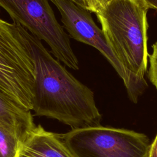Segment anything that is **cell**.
I'll return each mask as SVG.
<instances>
[{
    "mask_svg": "<svg viewBox=\"0 0 157 157\" xmlns=\"http://www.w3.org/2000/svg\"><path fill=\"white\" fill-rule=\"evenodd\" d=\"M36 71L33 109L37 116L54 118L74 129L101 125L102 116L93 92L53 56L41 40L20 25Z\"/></svg>",
    "mask_w": 157,
    "mask_h": 157,
    "instance_id": "1",
    "label": "cell"
},
{
    "mask_svg": "<svg viewBox=\"0 0 157 157\" xmlns=\"http://www.w3.org/2000/svg\"><path fill=\"white\" fill-rule=\"evenodd\" d=\"M148 10L143 0H110L95 13L117 58L141 80H145L149 55Z\"/></svg>",
    "mask_w": 157,
    "mask_h": 157,
    "instance_id": "2",
    "label": "cell"
},
{
    "mask_svg": "<svg viewBox=\"0 0 157 157\" xmlns=\"http://www.w3.org/2000/svg\"><path fill=\"white\" fill-rule=\"evenodd\" d=\"M36 71L20 25L0 18V92L32 110Z\"/></svg>",
    "mask_w": 157,
    "mask_h": 157,
    "instance_id": "3",
    "label": "cell"
},
{
    "mask_svg": "<svg viewBox=\"0 0 157 157\" xmlns=\"http://www.w3.org/2000/svg\"><path fill=\"white\" fill-rule=\"evenodd\" d=\"M0 7L13 23L45 42L53 56L64 66L78 70V59L69 36L57 20L50 0H0Z\"/></svg>",
    "mask_w": 157,
    "mask_h": 157,
    "instance_id": "4",
    "label": "cell"
},
{
    "mask_svg": "<svg viewBox=\"0 0 157 157\" xmlns=\"http://www.w3.org/2000/svg\"><path fill=\"white\" fill-rule=\"evenodd\" d=\"M61 137L75 157H148V137L102 126L74 129Z\"/></svg>",
    "mask_w": 157,
    "mask_h": 157,
    "instance_id": "5",
    "label": "cell"
},
{
    "mask_svg": "<svg viewBox=\"0 0 157 157\" xmlns=\"http://www.w3.org/2000/svg\"><path fill=\"white\" fill-rule=\"evenodd\" d=\"M60 15L64 29L73 39L97 49L110 63L123 79L130 99L137 103L139 97L147 87L141 80L127 70L117 58L109 47L104 34L94 21L91 12L71 0H50Z\"/></svg>",
    "mask_w": 157,
    "mask_h": 157,
    "instance_id": "6",
    "label": "cell"
},
{
    "mask_svg": "<svg viewBox=\"0 0 157 157\" xmlns=\"http://www.w3.org/2000/svg\"><path fill=\"white\" fill-rule=\"evenodd\" d=\"M15 157H75L61 134L36 126L25 137Z\"/></svg>",
    "mask_w": 157,
    "mask_h": 157,
    "instance_id": "7",
    "label": "cell"
},
{
    "mask_svg": "<svg viewBox=\"0 0 157 157\" xmlns=\"http://www.w3.org/2000/svg\"><path fill=\"white\" fill-rule=\"evenodd\" d=\"M0 121L14 128L24 139L36 126L31 110L0 92Z\"/></svg>",
    "mask_w": 157,
    "mask_h": 157,
    "instance_id": "8",
    "label": "cell"
},
{
    "mask_svg": "<svg viewBox=\"0 0 157 157\" xmlns=\"http://www.w3.org/2000/svg\"><path fill=\"white\" fill-rule=\"evenodd\" d=\"M23 140L17 130L0 121V157H15Z\"/></svg>",
    "mask_w": 157,
    "mask_h": 157,
    "instance_id": "9",
    "label": "cell"
},
{
    "mask_svg": "<svg viewBox=\"0 0 157 157\" xmlns=\"http://www.w3.org/2000/svg\"><path fill=\"white\" fill-rule=\"evenodd\" d=\"M153 52L148 55L150 66L148 71V78L157 90V42L152 46Z\"/></svg>",
    "mask_w": 157,
    "mask_h": 157,
    "instance_id": "10",
    "label": "cell"
},
{
    "mask_svg": "<svg viewBox=\"0 0 157 157\" xmlns=\"http://www.w3.org/2000/svg\"><path fill=\"white\" fill-rule=\"evenodd\" d=\"M86 9L91 12L96 13L110 0H84Z\"/></svg>",
    "mask_w": 157,
    "mask_h": 157,
    "instance_id": "11",
    "label": "cell"
},
{
    "mask_svg": "<svg viewBox=\"0 0 157 157\" xmlns=\"http://www.w3.org/2000/svg\"><path fill=\"white\" fill-rule=\"evenodd\" d=\"M148 157H157V134L153 142L150 145Z\"/></svg>",
    "mask_w": 157,
    "mask_h": 157,
    "instance_id": "12",
    "label": "cell"
},
{
    "mask_svg": "<svg viewBox=\"0 0 157 157\" xmlns=\"http://www.w3.org/2000/svg\"><path fill=\"white\" fill-rule=\"evenodd\" d=\"M148 9L157 10V0H143Z\"/></svg>",
    "mask_w": 157,
    "mask_h": 157,
    "instance_id": "13",
    "label": "cell"
},
{
    "mask_svg": "<svg viewBox=\"0 0 157 157\" xmlns=\"http://www.w3.org/2000/svg\"><path fill=\"white\" fill-rule=\"evenodd\" d=\"M73 2H74L75 4H77V5L80 6H82V7H83L85 8L86 9V5L85 4V2L84 0H71ZM88 10V9H87Z\"/></svg>",
    "mask_w": 157,
    "mask_h": 157,
    "instance_id": "14",
    "label": "cell"
}]
</instances>
